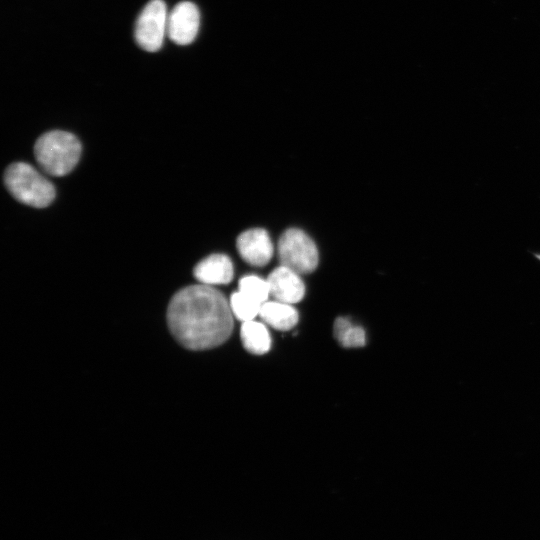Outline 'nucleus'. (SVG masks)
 Returning <instances> with one entry per match:
<instances>
[{
    "label": "nucleus",
    "mask_w": 540,
    "mask_h": 540,
    "mask_svg": "<svg viewBox=\"0 0 540 540\" xmlns=\"http://www.w3.org/2000/svg\"><path fill=\"white\" fill-rule=\"evenodd\" d=\"M167 320L173 336L191 350L214 348L225 342L233 329L229 301L204 284L179 290L169 303Z\"/></svg>",
    "instance_id": "nucleus-1"
},
{
    "label": "nucleus",
    "mask_w": 540,
    "mask_h": 540,
    "mask_svg": "<svg viewBox=\"0 0 540 540\" xmlns=\"http://www.w3.org/2000/svg\"><path fill=\"white\" fill-rule=\"evenodd\" d=\"M34 154L39 166L48 174L63 176L78 163L81 143L77 137L66 131H50L41 135L34 146Z\"/></svg>",
    "instance_id": "nucleus-2"
},
{
    "label": "nucleus",
    "mask_w": 540,
    "mask_h": 540,
    "mask_svg": "<svg viewBox=\"0 0 540 540\" xmlns=\"http://www.w3.org/2000/svg\"><path fill=\"white\" fill-rule=\"evenodd\" d=\"M4 183L15 199L29 206L46 207L55 197L53 184L27 163L11 164L4 173Z\"/></svg>",
    "instance_id": "nucleus-3"
},
{
    "label": "nucleus",
    "mask_w": 540,
    "mask_h": 540,
    "mask_svg": "<svg viewBox=\"0 0 540 540\" xmlns=\"http://www.w3.org/2000/svg\"><path fill=\"white\" fill-rule=\"evenodd\" d=\"M277 249L282 265L298 274L310 273L318 265L317 247L302 230H286L278 241Z\"/></svg>",
    "instance_id": "nucleus-4"
},
{
    "label": "nucleus",
    "mask_w": 540,
    "mask_h": 540,
    "mask_svg": "<svg viewBox=\"0 0 540 540\" xmlns=\"http://www.w3.org/2000/svg\"><path fill=\"white\" fill-rule=\"evenodd\" d=\"M168 11L163 0H151L143 8L135 25V39L145 51L156 52L167 35Z\"/></svg>",
    "instance_id": "nucleus-5"
},
{
    "label": "nucleus",
    "mask_w": 540,
    "mask_h": 540,
    "mask_svg": "<svg viewBox=\"0 0 540 540\" xmlns=\"http://www.w3.org/2000/svg\"><path fill=\"white\" fill-rule=\"evenodd\" d=\"M199 25L197 6L189 1L180 2L168 13L167 36L177 45H188L197 36Z\"/></svg>",
    "instance_id": "nucleus-6"
},
{
    "label": "nucleus",
    "mask_w": 540,
    "mask_h": 540,
    "mask_svg": "<svg viewBox=\"0 0 540 540\" xmlns=\"http://www.w3.org/2000/svg\"><path fill=\"white\" fill-rule=\"evenodd\" d=\"M236 245L241 257L254 266L266 265L273 255V244L264 229L244 231L237 238Z\"/></svg>",
    "instance_id": "nucleus-7"
},
{
    "label": "nucleus",
    "mask_w": 540,
    "mask_h": 540,
    "mask_svg": "<svg viewBox=\"0 0 540 540\" xmlns=\"http://www.w3.org/2000/svg\"><path fill=\"white\" fill-rule=\"evenodd\" d=\"M267 282L270 295L277 301L295 304L304 297L305 286L299 274L284 265L275 268L269 274Z\"/></svg>",
    "instance_id": "nucleus-8"
},
{
    "label": "nucleus",
    "mask_w": 540,
    "mask_h": 540,
    "mask_svg": "<svg viewBox=\"0 0 540 540\" xmlns=\"http://www.w3.org/2000/svg\"><path fill=\"white\" fill-rule=\"evenodd\" d=\"M234 274L231 259L224 254H213L201 260L194 268L200 284L214 286L229 283Z\"/></svg>",
    "instance_id": "nucleus-9"
},
{
    "label": "nucleus",
    "mask_w": 540,
    "mask_h": 540,
    "mask_svg": "<svg viewBox=\"0 0 540 540\" xmlns=\"http://www.w3.org/2000/svg\"><path fill=\"white\" fill-rule=\"evenodd\" d=\"M260 318L269 326L286 331L293 328L298 322L297 310L287 303L280 301H266L260 309Z\"/></svg>",
    "instance_id": "nucleus-10"
},
{
    "label": "nucleus",
    "mask_w": 540,
    "mask_h": 540,
    "mask_svg": "<svg viewBox=\"0 0 540 540\" xmlns=\"http://www.w3.org/2000/svg\"><path fill=\"white\" fill-rule=\"evenodd\" d=\"M241 340L247 351L257 355L266 353L271 346V338L266 326L255 320L243 322Z\"/></svg>",
    "instance_id": "nucleus-11"
},
{
    "label": "nucleus",
    "mask_w": 540,
    "mask_h": 540,
    "mask_svg": "<svg viewBox=\"0 0 540 540\" xmlns=\"http://www.w3.org/2000/svg\"><path fill=\"white\" fill-rule=\"evenodd\" d=\"M334 335L337 341L346 348L362 347L366 342L364 330L344 317L335 320Z\"/></svg>",
    "instance_id": "nucleus-12"
},
{
    "label": "nucleus",
    "mask_w": 540,
    "mask_h": 540,
    "mask_svg": "<svg viewBox=\"0 0 540 540\" xmlns=\"http://www.w3.org/2000/svg\"><path fill=\"white\" fill-rule=\"evenodd\" d=\"M229 303L233 315L243 322L254 320L256 316H259L262 306L239 290L231 295Z\"/></svg>",
    "instance_id": "nucleus-13"
},
{
    "label": "nucleus",
    "mask_w": 540,
    "mask_h": 540,
    "mask_svg": "<svg viewBox=\"0 0 540 540\" xmlns=\"http://www.w3.org/2000/svg\"><path fill=\"white\" fill-rule=\"evenodd\" d=\"M239 291L253 298L260 304L268 301L270 295L267 279L264 280L256 275H246L239 280Z\"/></svg>",
    "instance_id": "nucleus-14"
}]
</instances>
